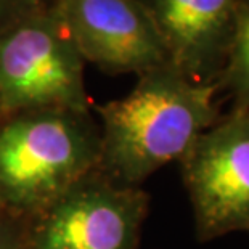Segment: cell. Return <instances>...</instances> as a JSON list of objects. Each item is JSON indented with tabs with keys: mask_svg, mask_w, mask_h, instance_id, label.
I'll use <instances>...</instances> for the list:
<instances>
[{
	"mask_svg": "<svg viewBox=\"0 0 249 249\" xmlns=\"http://www.w3.org/2000/svg\"><path fill=\"white\" fill-rule=\"evenodd\" d=\"M219 82H196L164 63L137 76L125 97L93 107L100 124L98 171L125 187H140L161 167L187 155L220 119Z\"/></svg>",
	"mask_w": 249,
	"mask_h": 249,
	"instance_id": "6da1fadb",
	"label": "cell"
},
{
	"mask_svg": "<svg viewBox=\"0 0 249 249\" xmlns=\"http://www.w3.org/2000/svg\"><path fill=\"white\" fill-rule=\"evenodd\" d=\"M100 166L90 113L21 111L0 119V214L26 224Z\"/></svg>",
	"mask_w": 249,
	"mask_h": 249,
	"instance_id": "7a4b0ae2",
	"label": "cell"
},
{
	"mask_svg": "<svg viewBox=\"0 0 249 249\" xmlns=\"http://www.w3.org/2000/svg\"><path fill=\"white\" fill-rule=\"evenodd\" d=\"M84 65L55 7L0 31V119L34 109L90 113Z\"/></svg>",
	"mask_w": 249,
	"mask_h": 249,
	"instance_id": "3957f363",
	"label": "cell"
},
{
	"mask_svg": "<svg viewBox=\"0 0 249 249\" xmlns=\"http://www.w3.org/2000/svg\"><path fill=\"white\" fill-rule=\"evenodd\" d=\"M150 195L92 172L24 224L28 249H137Z\"/></svg>",
	"mask_w": 249,
	"mask_h": 249,
	"instance_id": "277c9868",
	"label": "cell"
},
{
	"mask_svg": "<svg viewBox=\"0 0 249 249\" xmlns=\"http://www.w3.org/2000/svg\"><path fill=\"white\" fill-rule=\"evenodd\" d=\"M196 238L249 231V111H229L180 160Z\"/></svg>",
	"mask_w": 249,
	"mask_h": 249,
	"instance_id": "5b68a950",
	"label": "cell"
},
{
	"mask_svg": "<svg viewBox=\"0 0 249 249\" xmlns=\"http://www.w3.org/2000/svg\"><path fill=\"white\" fill-rule=\"evenodd\" d=\"M56 13L84 61L108 74H139L169 63L143 0H56Z\"/></svg>",
	"mask_w": 249,
	"mask_h": 249,
	"instance_id": "8992f818",
	"label": "cell"
},
{
	"mask_svg": "<svg viewBox=\"0 0 249 249\" xmlns=\"http://www.w3.org/2000/svg\"><path fill=\"white\" fill-rule=\"evenodd\" d=\"M169 63L196 82L214 84L229 56L240 0H143Z\"/></svg>",
	"mask_w": 249,
	"mask_h": 249,
	"instance_id": "52a82bcc",
	"label": "cell"
},
{
	"mask_svg": "<svg viewBox=\"0 0 249 249\" xmlns=\"http://www.w3.org/2000/svg\"><path fill=\"white\" fill-rule=\"evenodd\" d=\"M219 89L229 95L230 111H249V0H240L238 5L235 31L219 77Z\"/></svg>",
	"mask_w": 249,
	"mask_h": 249,
	"instance_id": "ba28073f",
	"label": "cell"
},
{
	"mask_svg": "<svg viewBox=\"0 0 249 249\" xmlns=\"http://www.w3.org/2000/svg\"><path fill=\"white\" fill-rule=\"evenodd\" d=\"M56 0H0V31L53 8Z\"/></svg>",
	"mask_w": 249,
	"mask_h": 249,
	"instance_id": "9c48e42d",
	"label": "cell"
},
{
	"mask_svg": "<svg viewBox=\"0 0 249 249\" xmlns=\"http://www.w3.org/2000/svg\"><path fill=\"white\" fill-rule=\"evenodd\" d=\"M0 249H28L24 240V224L0 214Z\"/></svg>",
	"mask_w": 249,
	"mask_h": 249,
	"instance_id": "30bf717a",
	"label": "cell"
}]
</instances>
